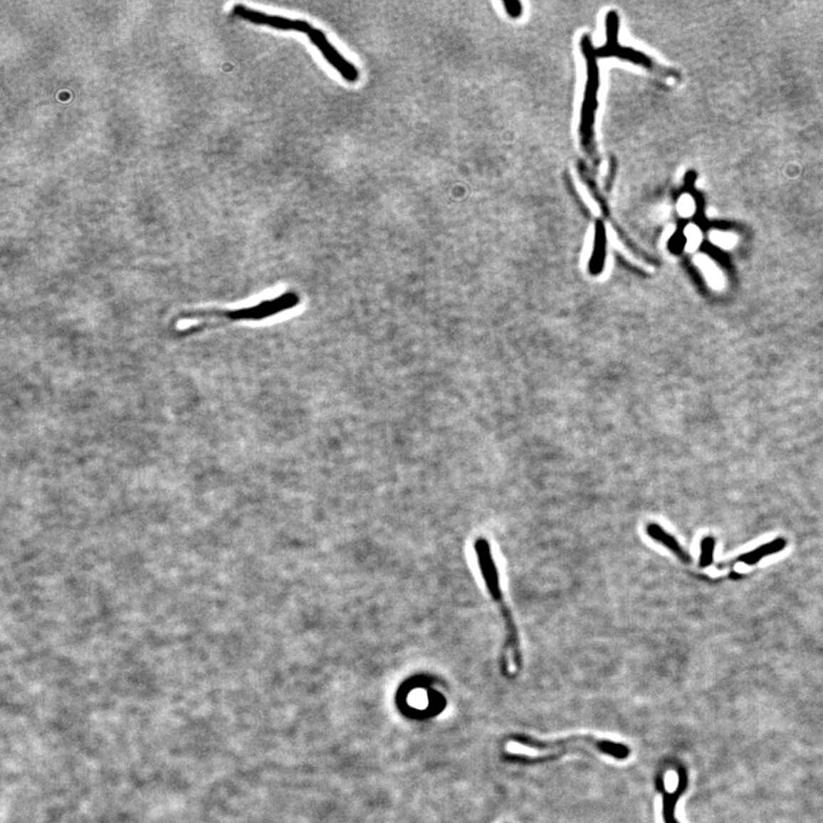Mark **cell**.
<instances>
[{
	"mask_svg": "<svg viewBox=\"0 0 823 823\" xmlns=\"http://www.w3.org/2000/svg\"><path fill=\"white\" fill-rule=\"evenodd\" d=\"M302 303V294L288 288L251 305L235 308H199L184 310L173 320L172 331L179 337H190L241 323H262L290 313Z\"/></svg>",
	"mask_w": 823,
	"mask_h": 823,
	"instance_id": "6da1fadb",
	"label": "cell"
},
{
	"mask_svg": "<svg viewBox=\"0 0 823 823\" xmlns=\"http://www.w3.org/2000/svg\"><path fill=\"white\" fill-rule=\"evenodd\" d=\"M473 547H475L476 556H477V562H478L479 571H481V577L484 579L487 590L490 592L492 599L498 603L502 617L505 619V628H507L508 631L507 646L510 647L513 659H515L517 666L520 667L518 634H517L516 626L513 622V615L505 605L501 586H500L499 571H498L496 560L493 558L490 543L484 538H478L476 540Z\"/></svg>",
	"mask_w": 823,
	"mask_h": 823,
	"instance_id": "7a4b0ae2",
	"label": "cell"
},
{
	"mask_svg": "<svg viewBox=\"0 0 823 823\" xmlns=\"http://www.w3.org/2000/svg\"><path fill=\"white\" fill-rule=\"evenodd\" d=\"M581 48H582L583 56L586 58L587 70H588L586 93H585V101H583L582 112H581V142H582L585 151L594 162V160H597V152H596V145H594V125L596 109H597L599 70H598L597 65V54H596V50H594V47H592V41H590L589 36H583L582 41H581Z\"/></svg>",
	"mask_w": 823,
	"mask_h": 823,
	"instance_id": "3957f363",
	"label": "cell"
},
{
	"mask_svg": "<svg viewBox=\"0 0 823 823\" xmlns=\"http://www.w3.org/2000/svg\"><path fill=\"white\" fill-rule=\"evenodd\" d=\"M232 14L237 18H241V20L250 22V23L256 24V26H270L273 29L281 30V31L302 32V33H307L308 35L313 29V26L308 23L307 21L293 20V19L284 18V16H279V15L266 14V13L258 12V11L250 9V7L243 6L241 4L232 7Z\"/></svg>",
	"mask_w": 823,
	"mask_h": 823,
	"instance_id": "277c9868",
	"label": "cell"
},
{
	"mask_svg": "<svg viewBox=\"0 0 823 823\" xmlns=\"http://www.w3.org/2000/svg\"><path fill=\"white\" fill-rule=\"evenodd\" d=\"M617 33H619V16L615 12H609L606 16L607 43H606L605 46L596 50L597 56H603V58L617 56V58H624L627 61H631L634 63L643 65L647 69H653V62L651 61V58L644 56L641 53L631 50V48L620 46L617 43Z\"/></svg>",
	"mask_w": 823,
	"mask_h": 823,
	"instance_id": "5b68a950",
	"label": "cell"
},
{
	"mask_svg": "<svg viewBox=\"0 0 823 823\" xmlns=\"http://www.w3.org/2000/svg\"><path fill=\"white\" fill-rule=\"evenodd\" d=\"M308 37L310 39L317 50L322 53L325 60L328 62L333 69L337 70L339 75L348 83H356L360 79V70L355 67L354 64L348 61L347 58H343L342 54L333 46V45L328 41L327 37L325 35L322 30L315 29L313 28L309 33Z\"/></svg>",
	"mask_w": 823,
	"mask_h": 823,
	"instance_id": "8992f818",
	"label": "cell"
},
{
	"mask_svg": "<svg viewBox=\"0 0 823 823\" xmlns=\"http://www.w3.org/2000/svg\"><path fill=\"white\" fill-rule=\"evenodd\" d=\"M786 545V539L779 538V539H775L774 541H772V542L760 545V547L755 549V550L749 551V552H745V554L741 555V556L736 557L735 560L719 564L718 568L732 567V566L735 565L736 562H743V564H745V565H755L757 562H760L764 557L777 554V552L782 551Z\"/></svg>",
	"mask_w": 823,
	"mask_h": 823,
	"instance_id": "52a82bcc",
	"label": "cell"
},
{
	"mask_svg": "<svg viewBox=\"0 0 823 823\" xmlns=\"http://www.w3.org/2000/svg\"><path fill=\"white\" fill-rule=\"evenodd\" d=\"M646 533L649 538H652L654 541L671 551L681 562H685V564H690L692 558H691L688 552L679 545L678 541L671 534L667 533L660 525L655 524V523L647 525Z\"/></svg>",
	"mask_w": 823,
	"mask_h": 823,
	"instance_id": "ba28073f",
	"label": "cell"
},
{
	"mask_svg": "<svg viewBox=\"0 0 823 823\" xmlns=\"http://www.w3.org/2000/svg\"><path fill=\"white\" fill-rule=\"evenodd\" d=\"M686 771H685L684 767H681L678 770V787L675 792H666L664 796L662 815H664V823H679L675 817L676 806H677V802H678L681 795L686 790Z\"/></svg>",
	"mask_w": 823,
	"mask_h": 823,
	"instance_id": "9c48e42d",
	"label": "cell"
},
{
	"mask_svg": "<svg viewBox=\"0 0 823 823\" xmlns=\"http://www.w3.org/2000/svg\"><path fill=\"white\" fill-rule=\"evenodd\" d=\"M694 262H696V266L701 270L702 273L705 276L706 281H707L708 284H709L711 288L716 290H724V275H723L722 271L719 270L716 264L711 261V258H708L707 256H696Z\"/></svg>",
	"mask_w": 823,
	"mask_h": 823,
	"instance_id": "30bf717a",
	"label": "cell"
},
{
	"mask_svg": "<svg viewBox=\"0 0 823 823\" xmlns=\"http://www.w3.org/2000/svg\"><path fill=\"white\" fill-rule=\"evenodd\" d=\"M594 248L592 253L590 270L592 273H599L605 263L606 256V231L605 226L602 221L596 224V235H594Z\"/></svg>",
	"mask_w": 823,
	"mask_h": 823,
	"instance_id": "8fae6325",
	"label": "cell"
},
{
	"mask_svg": "<svg viewBox=\"0 0 823 823\" xmlns=\"http://www.w3.org/2000/svg\"><path fill=\"white\" fill-rule=\"evenodd\" d=\"M715 545H716V541L713 537H706L702 540L701 554H700V560H698L700 567H709L713 564Z\"/></svg>",
	"mask_w": 823,
	"mask_h": 823,
	"instance_id": "7c38bea8",
	"label": "cell"
},
{
	"mask_svg": "<svg viewBox=\"0 0 823 823\" xmlns=\"http://www.w3.org/2000/svg\"><path fill=\"white\" fill-rule=\"evenodd\" d=\"M711 239L715 245L720 247V248H725V250L733 248L736 243L735 236L728 234V232H713L711 235Z\"/></svg>",
	"mask_w": 823,
	"mask_h": 823,
	"instance_id": "4fadbf2b",
	"label": "cell"
},
{
	"mask_svg": "<svg viewBox=\"0 0 823 823\" xmlns=\"http://www.w3.org/2000/svg\"><path fill=\"white\" fill-rule=\"evenodd\" d=\"M685 236L687 238L686 248L688 251L696 250L698 243H701V234L696 226H688L685 230Z\"/></svg>",
	"mask_w": 823,
	"mask_h": 823,
	"instance_id": "5bb4252c",
	"label": "cell"
},
{
	"mask_svg": "<svg viewBox=\"0 0 823 823\" xmlns=\"http://www.w3.org/2000/svg\"><path fill=\"white\" fill-rule=\"evenodd\" d=\"M503 5H505V11L511 18L517 19L522 15L523 6L519 1H505Z\"/></svg>",
	"mask_w": 823,
	"mask_h": 823,
	"instance_id": "9a60e30c",
	"label": "cell"
},
{
	"mask_svg": "<svg viewBox=\"0 0 823 823\" xmlns=\"http://www.w3.org/2000/svg\"><path fill=\"white\" fill-rule=\"evenodd\" d=\"M694 209V204L692 199H685L681 203V212L683 215H690L693 213Z\"/></svg>",
	"mask_w": 823,
	"mask_h": 823,
	"instance_id": "2e32d148",
	"label": "cell"
}]
</instances>
